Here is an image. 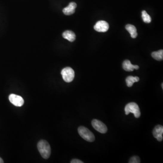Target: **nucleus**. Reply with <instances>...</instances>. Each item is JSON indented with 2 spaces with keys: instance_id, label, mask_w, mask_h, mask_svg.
I'll return each mask as SVG.
<instances>
[{
  "instance_id": "nucleus-1",
  "label": "nucleus",
  "mask_w": 163,
  "mask_h": 163,
  "mask_svg": "<svg viewBox=\"0 0 163 163\" xmlns=\"http://www.w3.org/2000/svg\"><path fill=\"white\" fill-rule=\"evenodd\" d=\"M37 148L41 156L43 158L47 159L51 154V147L50 144L45 140H40L37 144Z\"/></svg>"
},
{
  "instance_id": "nucleus-2",
  "label": "nucleus",
  "mask_w": 163,
  "mask_h": 163,
  "mask_svg": "<svg viewBox=\"0 0 163 163\" xmlns=\"http://www.w3.org/2000/svg\"><path fill=\"white\" fill-rule=\"evenodd\" d=\"M78 132L79 134L84 140L90 142H94L95 140V136L93 132L85 127H80L78 128Z\"/></svg>"
},
{
  "instance_id": "nucleus-3",
  "label": "nucleus",
  "mask_w": 163,
  "mask_h": 163,
  "mask_svg": "<svg viewBox=\"0 0 163 163\" xmlns=\"http://www.w3.org/2000/svg\"><path fill=\"white\" fill-rule=\"evenodd\" d=\"M125 111L127 115L130 113H132L136 118H139L141 116L140 108L135 102H130L127 104L125 107Z\"/></svg>"
},
{
  "instance_id": "nucleus-4",
  "label": "nucleus",
  "mask_w": 163,
  "mask_h": 163,
  "mask_svg": "<svg viewBox=\"0 0 163 163\" xmlns=\"http://www.w3.org/2000/svg\"><path fill=\"white\" fill-rule=\"evenodd\" d=\"M61 75L63 79L67 83H70L75 76L74 70L70 67H66L62 70Z\"/></svg>"
},
{
  "instance_id": "nucleus-5",
  "label": "nucleus",
  "mask_w": 163,
  "mask_h": 163,
  "mask_svg": "<svg viewBox=\"0 0 163 163\" xmlns=\"http://www.w3.org/2000/svg\"><path fill=\"white\" fill-rule=\"evenodd\" d=\"M92 125L93 127L100 133L104 134L107 131V126L99 120L94 119L92 121Z\"/></svg>"
},
{
  "instance_id": "nucleus-6",
  "label": "nucleus",
  "mask_w": 163,
  "mask_h": 163,
  "mask_svg": "<svg viewBox=\"0 0 163 163\" xmlns=\"http://www.w3.org/2000/svg\"><path fill=\"white\" fill-rule=\"evenodd\" d=\"M9 99L10 102L16 107H21L24 103L23 99L21 96L15 94L10 95Z\"/></svg>"
},
{
  "instance_id": "nucleus-7",
  "label": "nucleus",
  "mask_w": 163,
  "mask_h": 163,
  "mask_svg": "<svg viewBox=\"0 0 163 163\" xmlns=\"http://www.w3.org/2000/svg\"><path fill=\"white\" fill-rule=\"evenodd\" d=\"M109 25L107 22L100 21L97 22L94 26V29L96 31L99 32H107L108 30Z\"/></svg>"
},
{
  "instance_id": "nucleus-8",
  "label": "nucleus",
  "mask_w": 163,
  "mask_h": 163,
  "mask_svg": "<svg viewBox=\"0 0 163 163\" xmlns=\"http://www.w3.org/2000/svg\"><path fill=\"white\" fill-rule=\"evenodd\" d=\"M163 127L161 125H157L153 130V136L159 142L163 141Z\"/></svg>"
},
{
  "instance_id": "nucleus-9",
  "label": "nucleus",
  "mask_w": 163,
  "mask_h": 163,
  "mask_svg": "<svg viewBox=\"0 0 163 163\" xmlns=\"http://www.w3.org/2000/svg\"><path fill=\"white\" fill-rule=\"evenodd\" d=\"M123 69L126 71H133L134 70H137L139 69V66L132 64L130 60H126L122 64Z\"/></svg>"
},
{
  "instance_id": "nucleus-10",
  "label": "nucleus",
  "mask_w": 163,
  "mask_h": 163,
  "mask_svg": "<svg viewBox=\"0 0 163 163\" xmlns=\"http://www.w3.org/2000/svg\"><path fill=\"white\" fill-rule=\"evenodd\" d=\"M77 7V4L74 2H72L69 4V6L63 9V13L65 15L70 16L73 14L75 12V9Z\"/></svg>"
},
{
  "instance_id": "nucleus-11",
  "label": "nucleus",
  "mask_w": 163,
  "mask_h": 163,
  "mask_svg": "<svg viewBox=\"0 0 163 163\" xmlns=\"http://www.w3.org/2000/svg\"><path fill=\"white\" fill-rule=\"evenodd\" d=\"M63 38L70 42L74 41L76 39V35L74 32L71 30H66L63 33Z\"/></svg>"
},
{
  "instance_id": "nucleus-12",
  "label": "nucleus",
  "mask_w": 163,
  "mask_h": 163,
  "mask_svg": "<svg viewBox=\"0 0 163 163\" xmlns=\"http://www.w3.org/2000/svg\"><path fill=\"white\" fill-rule=\"evenodd\" d=\"M126 29L130 34L132 38H136L137 36V30L134 25L132 24H127L126 26Z\"/></svg>"
},
{
  "instance_id": "nucleus-13",
  "label": "nucleus",
  "mask_w": 163,
  "mask_h": 163,
  "mask_svg": "<svg viewBox=\"0 0 163 163\" xmlns=\"http://www.w3.org/2000/svg\"><path fill=\"white\" fill-rule=\"evenodd\" d=\"M140 80V79L138 77H133V76H130L127 77L126 79V83L127 86L128 87H131L133 86L134 83L136 82H138Z\"/></svg>"
},
{
  "instance_id": "nucleus-14",
  "label": "nucleus",
  "mask_w": 163,
  "mask_h": 163,
  "mask_svg": "<svg viewBox=\"0 0 163 163\" xmlns=\"http://www.w3.org/2000/svg\"><path fill=\"white\" fill-rule=\"evenodd\" d=\"M152 57L158 61H161L163 59V50H160L158 51L153 52L151 53Z\"/></svg>"
},
{
  "instance_id": "nucleus-15",
  "label": "nucleus",
  "mask_w": 163,
  "mask_h": 163,
  "mask_svg": "<svg viewBox=\"0 0 163 163\" xmlns=\"http://www.w3.org/2000/svg\"><path fill=\"white\" fill-rule=\"evenodd\" d=\"M142 18L143 21L146 23H150L151 21V18L145 10L142 11Z\"/></svg>"
},
{
  "instance_id": "nucleus-16",
  "label": "nucleus",
  "mask_w": 163,
  "mask_h": 163,
  "mask_svg": "<svg viewBox=\"0 0 163 163\" xmlns=\"http://www.w3.org/2000/svg\"><path fill=\"white\" fill-rule=\"evenodd\" d=\"M141 162L140 161V158L137 156H134L132 157L130 159L129 162L130 163H139Z\"/></svg>"
},
{
  "instance_id": "nucleus-17",
  "label": "nucleus",
  "mask_w": 163,
  "mask_h": 163,
  "mask_svg": "<svg viewBox=\"0 0 163 163\" xmlns=\"http://www.w3.org/2000/svg\"><path fill=\"white\" fill-rule=\"evenodd\" d=\"M71 163H83L84 162L81 160L78 159H73L71 161Z\"/></svg>"
},
{
  "instance_id": "nucleus-18",
  "label": "nucleus",
  "mask_w": 163,
  "mask_h": 163,
  "mask_svg": "<svg viewBox=\"0 0 163 163\" xmlns=\"http://www.w3.org/2000/svg\"><path fill=\"white\" fill-rule=\"evenodd\" d=\"M4 163V161H3V159L0 157V163Z\"/></svg>"
},
{
  "instance_id": "nucleus-19",
  "label": "nucleus",
  "mask_w": 163,
  "mask_h": 163,
  "mask_svg": "<svg viewBox=\"0 0 163 163\" xmlns=\"http://www.w3.org/2000/svg\"><path fill=\"white\" fill-rule=\"evenodd\" d=\"M163 84H162V88H163Z\"/></svg>"
}]
</instances>
